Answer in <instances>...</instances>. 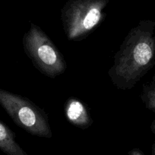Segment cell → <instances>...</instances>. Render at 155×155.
I'll use <instances>...</instances> for the list:
<instances>
[{
  "instance_id": "cell-5",
  "label": "cell",
  "mask_w": 155,
  "mask_h": 155,
  "mask_svg": "<svg viewBox=\"0 0 155 155\" xmlns=\"http://www.w3.org/2000/svg\"><path fill=\"white\" fill-rule=\"evenodd\" d=\"M64 112L66 120L73 126L86 129L93 123L89 110L85 104L76 98H68L65 103Z\"/></svg>"
},
{
  "instance_id": "cell-10",
  "label": "cell",
  "mask_w": 155,
  "mask_h": 155,
  "mask_svg": "<svg viewBox=\"0 0 155 155\" xmlns=\"http://www.w3.org/2000/svg\"><path fill=\"white\" fill-rule=\"evenodd\" d=\"M152 155H155V141L153 143V148H152Z\"/></svg>"
},
{
  "instance_id": "cell-1",
  "label": "cell",
  "mask_w": 155,
  "mask_h": 155,
  "mask_svg": "<svg viewBox=\"0 0 155 155\" xmlns=\"http://www.w3.org/2000/svg\"><path fill=\"white\" fill-rule=\"evenodd\" d=\"M155 23L143 21L132 28L114 56L108 71L113 84L120 90H130L155 62Z\"/></svg>"
},
{
  "instance_id": "cell-2",
  "label": "cell",
  "mask_w": 155,
  "mask_h": 155,
  "mask_svg": "<svg viewBox=\"0 0 155 155\" xmlns=\"http://www.w3.org/2000/svg\"><path fill=\"white\" fill-rule=\"evenodd\" d=\"M25 53L40 72L51 78L63 74L67 64L63 56L41 28L31 24L23 37Z\"/></svg>"
},
{
  "instance_id": "cell-7",
  "label": "cell",
  "mask_w": 155,
  "mask_h": 155,
  "mask_svg": "<svg viewBox=\"0 0 155 155\" xmlns=\"http://www.w3.org/2000/svg\"><path fill=\"white\" fill-rule=\"evenodd\" d=\"M141 97L146 107L155 111V78L150 84L144 85Z\"/></svg>"
},
{
  "instance_id": "cell-8",
  "label": "cell",
  "mask_w": 155,
  "mask_h": 155,
  "mask_svg": "<svg viewBox=\"0 0 155 155\" xmlns=\"http://www.w3.org/2000/svg\"><path fill=\"white\" fill-rule=\"evenodd\" d=\"M129 155H143V153H142V152L139 150V149L135 148L129 152Z\"/></svg>"
},
{
  "instance_id": "cell-6",
  "label": "cell",
  "mask_w": 155,
  "mask_h": 155,
  "mask_svg": "<svg viewBox=\"0 0 155 155\" xmlns=\"http://www.w3.org/2000/svg\"><path fill=\"white\" fill-rule=\"evenodd\" d=\"M0 150L7 155H28L15 140L14 132L0 121Z\"/></svg>"
},
{
  "instance_id": "cell-3",
  "label": "cell",
  "mask_w": 155,
  "mask_h": 155,
  "mask_svg": "<svg viewBox=\"0 0 155 155\" xmlns=\"http://www.w3.org/2000/svg\"><path fill=\"white\" fill-rule=\"evenodd\" d=\"M0 104L17 126L34 136L53 137L48 116L27 97L0 89Z\"/></svg>"
},
{
  "instance_id": "cell-4",
  "label": "cell",
  "mask_w": 155,
  "mask_h": 155,
  "mask_svg": "<svg viewBox=\"0 0 155 155\" xmlns=\"http://www.w3.org/2000/svg\"><path fill=\"white\" fill-rule=\"evenodd\" d=\"M104 6L101 0H87L67 7L62 13V24L68 41H81L93 32L104 20Z\"/></svg>"
},
{
  "instance_id": "cell-9",
  "label": "cell",
  "mask_w": 155,
  "mask_h": 155,
  "mask_svg": "<svg viewBox=\"0 0 155 155\" xmlns=\"http://www.w3.org/2000/svg\"><path fill=\"white\" fill-rule=\"evenodd\" d=\"M150 129H151V131L153 132V133L155 134V120L152 123L151 126H150Z\"/></svg>"
}]
</instances>
